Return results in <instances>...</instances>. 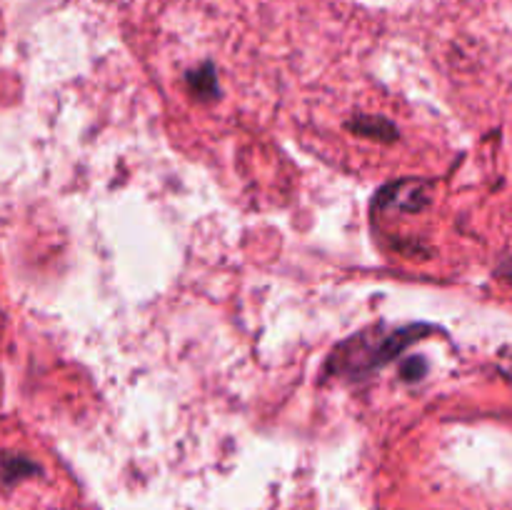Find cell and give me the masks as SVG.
<instances>
[{
	"label": "cell",
	"instance_id": "obj_5",
	"mask_svg": "<svg viewBox=\"0 0 512 510\" xmlns=\"http://www.w3.org/2000/svg\"><path fill=\"white\" fill-rule=\"evenodd\" d=\"M20 470H25V473H33L35 465L28 463V460L23 458H5L3 460V473L5 475H15V478H20Z\"/></svg>",
	"mask_w": 512,
	"mask_h": 510
},
{
	"label": "cell",
	"instance_id": "obj_2",
	"mask_svg": "<svg viewBox=\"0 0 512 510\" xmlns=\"http://www.w3.org/2000/svg\"><path fill=\"white\" fill-rule=\"evenodd\" d=\"M348 128L353 133L363 135V138H375L383 140V143H390V140L398 138V128L390 120L380 118V115H358L355 120H350Z\"/></svg>",
	"mask_w": 512,
	"mask_h": 510
},
{
	"label": "cell",
	"instance_id": "obj_1",
	"mask_svg": "<svg viewBox=\"0 0 512 510\" xmlns=\"http://www.w3.org/2000/svg\"><path fill=\"white\" fill-rule=\"evenodd\" d=\"M430 203V185L420 183V180H403V183H395L390 188H385L380 193V205H388V208L398 210H410V213H418L425 205Z\"/></svg>",
	"mask_w": 512,
	"mask_h": 510
},
{
	"label": "cell",
	"instance_id": "obj_4",
	"mask_svg": "<svg viewBox=\"0 0 512 510\" xmlns=\"http://www.w3.org/2000/svg\"><path fill=\"white\" fill-rule=\"evenodd\" d=\"M425 373H428V360L420 358V355L408 358L403 363V368H400V375H403L405 380H420Z\"/></svg>",
	"mask_w": 512,
	"mask_h": 510
},
{
	"label": "cell",
	"instance_id": "obj_6",
	"mask_svg": "<svg viewBox=\"0 0 512 510\" xmlns=\"http://www.w3.org/2000/svg\"><path fill=\"white\" fill-rule=\"evenodd\" d=\"M500 370H503L508 378H512V345H508V348L500 350Z\"/></svg>",
	"mask_w": 512,
	"mask_h": 510
},
{
	"label": "cell",
	"instance_id": "obj_3",
	"mask_svg": "<svg viewBox=\"0 0 512 510\" xmlns=\"http://www.w3.org/2000/svg\"><path fill=\"white\" fill-rule=\"evenodd\" d=\"M188 83L193 88V93H198L200 98H215L218 95V75H215V68L210 63L200 65L198 70H190Z\"/></svg>",
	"mask_w": 512,
	"mask_h": 510
}]
</instances>
